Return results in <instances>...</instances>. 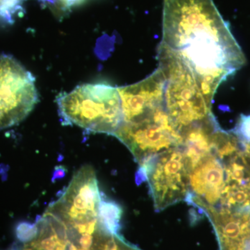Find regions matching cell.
<instances>
[{
	"mask_svg": "<svg viewBox=\"0 0 250 250\" xmlns=\"http://www.w3.org/2000/svg\"><path fill=\"white\" fill-rule=\"evenodd\" d=\"M159 48L188 69L210 105L219 85L246 62L213 0H164Z\"/></svg>",
	"mask_w": 250,
	"mask_h": 250,
	"instance_id": "cell-1",
	"label": "cell"
},
{
	"mask_svg": "<svg viewBox=\"0 0 250 250\" xmlns=\"http://www.w3.org/2000/svg\"><path fill=\"white\" fill-rule=\"evenodd\" d=\"M59 113L66 125L95 133L116 134L123 121L117 88L105 83L79 85L57 98Z\"/></svg>",
	"mask_w": 250,
	"mask_h": 250,
	"instance_id": "cell-2",
	"label": "cell"
},
{
	"mask_svg": "<svg viewBox=\"0 0 250 250\" xmlns=\"http://www.w3.org/2000/svg\"><path fill=\"white\" fill-rule=\"evenodd\" d=\"M159 68L166 79L165 107L179 134L214 118L211 105L199 89L192 74L178 59L158 48Z\"/></svg>",
	"mask_w": 250,
	"mask_h": 250,
	"instance_id": "cell-3",
	"label": "cell"
},
{
	"mask_svg": "<svg viewBox=\"0 0 250 250\" xmlns=\"http://www.w3.org/2000/svg\"><path fill=\"white\" fill-rule=\"evenodd\" d=\"M190 166L182 147L154 156L140 166L137 183L147 180L156 211L186 200L190 192Z\"/></svg>",
	"mask_w": 250,
	"mask_h": 250,
	"instance_id": "cell-4",
	"label": "cell"
},
{
	"mask_svg": "<svg viewBox=\"0 0 250 250\" xmlns=\"http://www.w3.org/2000/svg\"><path fill=\"white\" fill-rule=\"evenodd\" d=\"M114 136L129 148L140 166L161 153L181 147L183 141L165 106L133 123H122Z\"/></svg>",
	"mask_w": 250,
	"mask_h": 250,
	"instance_id": "cell-5",
	"label": "cell"
},
{
	"mask_svg": "<svg viewBox=\"0 0 250 250\" xmlns=\"http://www.w3.org/2000/svg\"><path fill=\"white\" fill-rule=\"evenodd\" d=\"M38 102L32 74L11 56L0 55V129L25 119Z\"/></svg>",
	"mask_w": 250,
	"mask_h": 250,
	"instance_id": "cell-6",
	"label": "cell"
},
{
	"mask_svg": "<svg viewBox=\"0 0 250 250\" xmlns=\"http://www.w3.org/2000/svg\"><path fill=\"white\" fill-rule=\"evenodd\" d=\"M101 200L96 174L86 165L77 171L60 198L46 211L63 223H80L98 218Z\"/></svg>",
	"mask_w": 250,
	"mask_h": 250,
	"instance_id": "cell-7",
	"label": "cell"
},
{
	"mask_svg": "<svg viewBox=\"0 0 250 250\" xmlns=\"http://www.w3.org/2000/svg\"><path fill=\"white\" fill-rule=\"evenodd\" d=\"M186 201L202 210L214 228L220 250H249L250 210L208 205L188 194Z\"/></svg>",
	"mask_w": 250,
	"mask_h": 250,
	"instance_id": "cell-8",
	"label": "cell"
},
{
	"mask_svg": "<svg viewBox=\"0 0 250 250\" xmlns=\"http://www.w3.org/2000/svg\"><path fill=\"white\" fill-rule=\"evenodd\" d=\"M166 79L160 68L135 84L117 88L121 97L123 123L138 121L165 106Z\"/></svg>",
	"mask_w": 250,
	"mask_h": 250,
	"instance_id": "cell-9",
	"label": "cell"
},
{
	"mask_svg": "<svg viewBox=\"0 0 250 250\" xmlns=\"http://www.w3.org/2000/svg\"><path fill=\"white\" fill-rule=\"evenodd\" d=\"M225 168V186L220 207L250 210V155L245 147L221 159Z\"/></svg>",
	"mask_w": 250,
	"mask_h": 250,
	"instance_id": "cell-10",
	"label": "cell"
},
{
	"mask_svg": "<svg viewBox=\"0 0 250 250\" xmlns=\"http://www.w3.org/2000/svg\"><path fill=\"white\" fill-rule=\"evenodd\" d=\"M225 179L223 161L214 153L210 152L190 169L189 194L208 205L218 206Z\"/></svg>",
	"mask_w": 250,
	"mask_h": 250,
	"instance_id": "cell-11",
	"label": "cell"
},
{
	"mask_svg": "<svg viewBox=\"0 0 250 250\" xmlns=\"http://www.w3.org/2000/svg\"><path fill=\"white\" fill-rule=\"evenodd\" d=\"M37 233L31 241L17 243L11 250H69L66 228L48 212L38 218Z\"/></svg>",
	"mask_w": 250,
	"mask_h": 250,
	"instance_id": "cell-12",
	"label": "cell"
},
{
	"mask_svg": "<svg viewBox=\"0 0 250 250\" xmlns=\"http://www.w3.org/2000/svg\"><path fill=\"white\" fill-rule=\"evenodd\" d=\"M122 213L121 207L116 202L102 199L99 206V219L109 232L118 233L121 229Z\"/></svg>",
	"mask_w": 250,
	"mask_h": 250,
	"instance_id": "cell-13",
	"label": "cell"
},
{
	"mask_svg": "<svg viewBox=\"0 0 250 250\" xmlns=\"http://www.w3.org/2000/svg\"><path fill=\"white\" fill-rule=\"evenodd\" d=\"M93 250H141L125 241L118 233L107 232L97 243Z\"/></svg>",
	"mask_w": 250,
	"mask_h": 250,
	"instance_id": "cell-14",
	"label": "cell"
},
{
	"mask_svg": "<svg viewBox=\"0 0 250 250\" xmlns=\"http://www.w3.org/2000/svg\"><path fill=\"white\" fill-rule=\"evenodd\" d=\"M233 132L242 143L250 145V115L240 116Z\"/></svg>",
	"mask_w": 250,
	"mask_h": 250,
	"instance_id": "cell-15",
	"label": "cell"
},
{
	"mask_svg": "<svg viewBox=\"0 0 250 250\" xmlns=\"http://www.w3.org/2000/svg\"><path fill=\"white\" fill-rule=\"evenodd\" d=\"M36 223H21L16 228V236L21 243L31 241L37 233Z\"/></svg>",
	"mask_w": 250,
	"mask_h": 250,
	"instance_id": "cell-16",
	"label": "cell"
},
{
	"mask_svg": "<svg viewBox=\"0 0 250 250\" xmlns=\"http://www.w3.org/2000/svg\"><path fill=\"white\" fill-rule=\"evenodd\" d=\"M63 9H70L72 7L83 4L85 0H59Z\"/></svg>",
	"mask_w": 250,
	"mask_h": 250,
	"instance_id": "cell-17",
	"label": "cell"
},
{
	"mask_svg": "<svg viewBox=\"0 0 250 250\" xmlns=\"http://www.w3.org/2000/svg\"><path fill=\"white\" fill-rule=\"evenodd\" d=\"M65 170H62V167H60L59 169H57L55 170V172H54V179L61 178L62 176L65 174Z\"/></svg>",
	"mask_w": 250,
	"mask_h": 250,
	"instance_id": "cell-18",
	"label": "cell"
},
{
	"mask_svg": "<svg viewBox=\"0 0 250 250\" xmlns=\"http://www.w3.org/2000/svg\"><path fill=\"white\" fill-rule=\"evenodd\" d=\"M244 144V143H243ZM245 149L250 155V145L244 144Z\"/></svg>",
	"mask_w": 250,
	"mask_h": 250,
	"instance_id": "cell-19",
	"label": "cell"
}]
</instances>
